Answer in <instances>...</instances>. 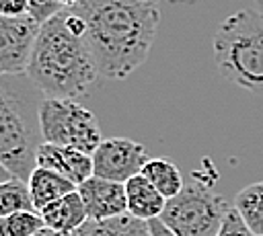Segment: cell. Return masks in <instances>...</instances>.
I'll use <instances>...</instances> for the list:
<instances>
[{
  "label": "cell",
  "mask_w": 263,
  "mask_h": 236,
  "mask_svg": "<svg viewBox=\"0 0 263 236\" xmlns=\"http://www.w3.org/2000/svg\"><path fill=\"white\" fill-rule=\"evenodd\" d=\"M70 8L86 21L103 78L125 80L146 62L160 21L158 0H80Z\"/></svg>",
  "instance_id": "6da1fadb"
},
{
  "label": "cell",
  "mask_w": 263,
  "mask_h": 236,
  "mask_svg": "<svg viewBox=\"0 0 263 236\" xmlns=\"http://www.w3.org/2000/svg\"><path fill=\"white\" fill-rule=\"evenodd\" d=\"M29 80L45 99H90L101 72L86 39V21L70 6L41 25L29 68Z\"/></svg>",
  "instance_id": "7a4b0ae2"
},
{
  "label": "cell",
  "mask_w": 263,
  "mask_h": 236,
  "mask_svg": "<svg viewBox=\"0 0 263 236\" xmlns=\"http://www.w3.org/2000/svg\"><path fill=\"white\" fill-rule=\"evenodd\" d=\"M212 51L228 82L263 94V12L242 8L226 16L214 33Z\"/></svg>",
  "instance_id": "3957f363"
},
{
  "label": "cell",
  "mask_w": 263,
  "mask_h": 236,
  "mask_svg": "<svg viewBox=\"0 0 263 236\" xmlns=\"http://www.w3.org/2000/svg\"><path fill=\"white\" fill-rule=\"evenodd\" d=\"M230 209L222 195L193 179L166 201L160 220L177 236H218Z\"/></svg>",
  "instance_id": "277c9868"
},
{
  "label": "cell",
  "mask_w": 263,
  "mask_h": 236,
  "mask_svg": "<svg viewBox=\"0 0 263 236\" xmlns=\"http://www.w3.org/2000/svg\"><path fill=\"white\" fill-rule=\"evenodd\" d=\"M39 131L43 142L95 154L101 146V129L97 117L72 99H43L37 107Z\"/></svg>",
  "instance_id": "5b68a950"
},
{
  "label": "cell",
  "mask_w": 263,
  "mask_h": 236,
  "mask_svg": "<svg viewBox=\"0 0 263 236\" xmlns=\"http://www.w3.org/2000/svg\"><path fill=\"white\" fill-rule=\"evenodd\" d=\"M37 150L35 133L27 123L21 101L12 96L6 88L2 90L0 105V164L14 179L29 181L31 172L37 168Z\"/></svg>",
  "instance_id": "8992f818"
},
{
  "label": "cell",
  "mask_w": 263,
  "mask_h": 236,
  "mask_svg": "<svg viewBox=\"0 0 263 236\" xmlns=\"http://www.w3.org/2000/svg\"><path fill=\"white\" fill-rule=\"evenodd\" d=\"M148 160V152L140 142L129 137H109L103 140L92 154V172L107 181L127 183L132 176L142 174Z\"/></svg>",
  "instance_id": "52a82bcc"
},
{
  "label": "cell",
  "mask_w": 263,
  "mask_h": 236,
  "mask_svg": "<svg viewBox=\"0 0 263 236\" xmlns=\"http://www.w3.org/2000/svg\"><path fill=\"white\" fill-rule=\"evenodd\" d=\"M41 25L29 16H0V72L27 74Z\"/></svg>",
  "instance_id": "ba28073f"
},
{
  "label": "cell",
  "mask_w": 263,
  "mask_h": 236,
  "mask_svg": "<svg viewBox=\"0 0 263 236\" xmlns=\"http://www.w3.org/2000/svg\"><path fill=\"white\" fill-rule=\"evenodd\" d=\"M84 201L88 220L105 222L127 213V193L125 183L107 181L101 176H90L76 189Z\"/></svg>",
  "instance_id": "9c48e42d"
},
{
  "label": "cell",
  "mask_w": 263,
  "mask_h": 236,
  "mask_svg": "<svg viewBox=\"0 0 263 236\" xmlns=\"http://www.w3.org/2000/svg\"><path fill=\"white\" fill-rule=\"evenodd\" d=\"M37 166L53 170L74 183L76 187L88 181L92 172V156L74 148L66 146H55L49 142H41L37 150Z\"/></svg>",
  "instance_id": "30bf717a"
},
{
  "label": "cell",
  "mask_w": 263,
  "mask_h": 236,
  "mask_svg": "<svg viewBox=\"0 0 263 236\" xmlns=\"http://www.w3.org/2000/svg\"><path fill=\"white\" fill-rule=\"evenodd\" d=\"M39 213H41L47 228H51V230H55L64 236H70L72 232H76L88 220L84 201H82L78 191H72V193L51 201Z\"/></svg>",
  "instance_id": "8fae6325"
},
{
  "label": "cell",
  "mask_w": 263,
  "mask_h": 236,
  "mask_svg": "<svg viewBox=\"0 0 263 236\" xmlns=\"http://www.w3.org/2000/svg\"><path fill=\"white\" fill-rule=\"evenodd\" d=\"M125 193H127V213L138 220L152 222L160 218L166 207V197L144 174L132 176L125 183Z\"/></svg>",
  "instance_id": "7c38bea8"
},
{
  "label": "cell",
  "mask_w": 263,
  "mask_h": 236,
  "mask_svg": "<svg viewBox=\"0 0 263 236\" xmlns=\"http://www.w3.org/2000/svg\"><path fill=\"white\" fill-rule=\"evenodd\" d=\"M27 183H29V189H31V195H33L37 211L47 207L51 201H55V199H60V197H64V195H68V193L78 189L74 183L64 179L62 174H58L53 170H47V168H41V166H37L31 172Z\"/></svg>",
  "instance_id": "4fadbf2b"
},
{
  "label": "cell",
  "mask_w": 263,
  "mask_h": 236,
  "mask_svg": "<svg viewBox=\"0 0 263 236\" xmlns=\"http://www.w3.org/2000/svg\"><path fill=\"white\" fill-rule=\"evenodd\" d=\"M70 236H152V230L148 222L125 213V215L105 220V222L86 220Z\"/></svg>",
  "instance_id": "5bb4252c"
},
{
  "label": "cell",
  "mask_w": 263,
  "mask_h": 236,
  "mask_svg": "<svg viewBox=\"0 0 263 236\" xmlns=\"http://www.w3.org/2000/svg\"><path fill=\"white\" fill-rule=\"evenodd\" d=\"M142 174L168 199H173L175 195H179L185 187L183 183V176H181V170L164 156H158V158H150L142 170Z\"/></svg>",
  "instance_id": "9a60e30c"
},
{
  "label": "cell",
  "mask_w": 263,
  "mask_h": 236,
  "mask_svg": "<svg viewBox=\"0 0 263 236\" xmlns=\"http://www.w3.org/2000/svg\"><path fill=\"white\" fill-rule=\"evenodd\" d=\"M234 209L255 236H263V181L240 189L234 199Z\"/></svg>",
  "instance_id": "2e32d148"
},
{
  "label": "cell",
  "mask_w": 263,
  "mask_h": 236,
  "mask_svg": "<svg viewBox=\"0 0 263 236\" xmlns=\"http://www.w3.org/2000/svg\"><path fill=\"white\" fill-rule=\"evenodd\" d=\"M16 211H37L29 183L21 179H10L0 183V218Z\"/></svg>",
  "instance_id": "e0dca14e"
},
{
  "label": "cell",
  "mask_w": 263,
  "mask_h": 236,
  "mask_svg": "<svg viewBox=\"0 0 263 236\" xmlns=\"http://www.w3.org/2000/svg\"><path fill=\"white\" fill-rule=\"evenodd\" d=\"M45 222L39 211H16L0 218V236H33Z\"/></svg>",
  "instance_id": "ac0fdd59"
},
{
  "label": "cell",
  "mask_w": 263,
  "mask_h": 236,
  "mask_svg": "<svg viewBox=\"0 0 263 236\" xmlns=\"http://www.w3.org/2000/svg\"><path fill=\"white\" fill-rule=\"evenodd\" d=\"M62 10H66V6L60 0H29V16H33L39 25L47 23Z\"/></svg>",
  "instance_id": "d6986e66"
},
{
  "label": "cell",
  "mask_w": 263,
  "mask_h": 236,
  "mask_svg": "<svg viewBox=\"0 0 263 236\" xmlns=\"http://www.w3.org/2000/svg\"><path fill=\"white\" fill-rule=\"evenodd\" d=\"M218 236H255V234L249 230V226L242 222V218L238 215V211L232 207L228 211V215H226V220H224Z\"/></svg>",
  "instance_id": "ffe728a7"
},
{
  "label": "cell",
  "mask_w": 263,
  "mask_h": 236,
  "mask_svg": "<svg viewBox=\"0 0 263 236\" xmlns=\"http://www.w3.org/2000/svg\"><path fill=\"white\" fill-rule=\"evenodd\" d=\"M29 14V0H0V16Z\"/></svg>",
  "instance_id": "44dd1931"
},
{
  "label": "cell",
  "mask_w": 263,
  "mask_h": 236,
  "mask_svg": "<svg viewBox=\"0 0 263 236\" xmlns=\"http://www.w3.org/2000/svg\"><path fill=\"white\" fill-rule=\"evenodd\" d=\"M148 224H150L152 236H177V234H173V232L162 224V220H160V218H156V220H152V222H148Z\"/></svg>",
  "instance_id": "7402d4cb"
},
{
  "label": "cell",
  "mask_w": 263,
  "mask_h": 236,
  "mask_svg": "<svg viewBox=\"0 0 263 236\" xmlns=\"http://www.w3.org/2000/svg\"><path fill=\"white\" fill-rule=\"evenodd\" d=\"M33 236H64V234H60V232H55V230H51V228H41L37 234H33Z\"/></svg>",
  "instance_id": "603a6c76"
},
{
  "label": "cell",
  "mask_w": 263,
  "mask_h": 236,
  "mask_svg": "<svg viewBox=\"0 0 263 236\" xmlns=\"http://www.w3.org/2000/svg\"><path fill=\"white\" fill-rule=\"evenodd\" d=\"M60 2H62V4H64V6L68 8V6H74V4H78L80 0H60Z\"/></svg>",
  "instance_id": "cb8c5ba5"
},
{
  "label": "cell",
  "mask_w": 263,
  "mask_h": 236,
  "mask_svg": "<svg viewBox=\"0 0 263 236\" xmlns=\"http://www.w3.org/2000/svg\"><path fill=\"white\" fill-rule=\"evenodd\" d=\"M255 4H257V10L263 12V0H255Z\"/></svg>",
  "instance_id": "d4e9b609"
}]
</instances>
